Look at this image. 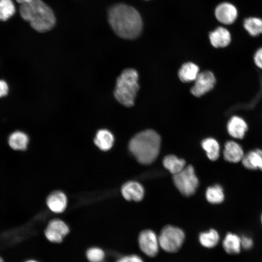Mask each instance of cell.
<instances>
[{"instance_id": "1", "label": "cell", "mask_w": 262, "mask_h": 262, "mask_svg": "<svg viewBox=\"0 0 262 262\" xmlns=\"http://www.w3.org/2000/svg\"><path fill=\"white\" fill-rule=\"evenodd\" d=\"M109 23L119 37L132 39L136 38L142 29V20L133 7L123 3L112 6L108 13Z\"/></svg>"}, {"instance_id": "2", "label": "cell", "mask_w": 262, "mask_h": 262, "mask_svg": "<svg viewBox=\"0 0 262 262\" xmlns=\"http://www.w3.org/2000/svg\"><path fill=\"white\" fill-rule=\"evenodd\" d=\"M19 13L21 17L28 21L34 30L40 33L51 30L56 23L52 10L42 0H33L20 4Z\"/></svg>"}, {"instance_id": "3", "label": "cell", "mask_w": 262, "mask_h": 262, "mask_svg": "<svg viewBox=\"0 0 262 262\" xmlns=\"http://www.w3.org/2000/svg\"><path fill=\"white\" fill-rule=\"evenodd\" d=\"M160 146L159 135L153 130H147L137 133L131 139L129 148L140 163L149 164L157 158Z\"/></svg>"}, {"instance_id": "4", "label": "cell", "mask_w": 262, "mask_h": 262, "mask_svg": "<svg viewBox=\"0 0 262 262\" xmlns=\"http://www.w3.org/2000/svg\"><path fill=\"white\" fill-rule=\"evenodd\" d=\"M138 81V73L132 68L124 70L117 78L114 96L122 105L126 107L133 105L139 88Z\"/></svg>"}, {"instance_id": "5", "label": "cell", "mask_w": 262, "mask_h": 262, "mask_svg": "<svg viewBox=\"0 0 262 262\" xmlns=\"http://www.w3.org/2000/svg\"><path fill=\"white\" fill-rule=\"evenodd\" d=\"M185 239L183 230L175 226L167 225L161 230L158 237L160 246L164 251L174 253L182 246Z\"/></svg>"}, {"instance_id": "6", "label": "cell", "mask_w": 262, "mask_h": 262, "mask_svg": "<svg viewBox=\"0 0 262 262\" xmlns=\"http://www.w3.org/2000/svg\"><path fill=\"white\" fill-rule=\"evenodd\" d=\"M173 178L176 187L182 194L186 196L194 194L198 186V178L191 165L185 166L180 172L173 175Z\"/></svg>"}, {"instance_id": "7", "label": "cell", "mask_w": 262, "mask_h": 262, "mask_svg": "<svg viewBox=\"0 0 262 262\" xmlns=\"http://www.w3.org/2000/svg\"><path fill=\"white\" fill-rule=\"evenodd\" d=\"M138 244L141 250L148 257L155 256L159 251L158 237L151 230L145 229L140 233Z\"/></svg>"}, {"instance_id": "8", "label": "cell", "mask_w": 262, "mask_h": 262, "mask_svg": "<svg viewBox=\"0 0 262 262\" xmlns=\"http://www.w3.org/2000/svg\"><path fill=\"white\" fill-rule=\"evenodd\" d=\"M216 82L214 74L210 71L199 73L191 89V93L196 97H200L211 90Z\"/></svg>"}, {"instance_id": "9", "label": "cell", "mask_w": 262, "mask_h": 262, "mask_svg": "<svg viewBox=\"0 0 262 262\" xmlns=\"http://www.w3.org/2000/svg\"><path fill=\"white\" fill-rule=\"evenodd\" d=\"M69 231L68 227L64 221L59 219H53L48 224L45 231V235L50 242L59 243L62 242L63 238Z\"/></svg>"}, {"instance_id": "10", "label": "cell", "mask_w": 262, "mask_h": 262, "mask_svg": "<svg viewBox=\"0 0 262 262\" xmlns=\"http://www.w3.org/2000/svg\"><path fill=\"white\" fill-rule=\"evenodd\" d=\"M245 154L243 148L236 141L229 140L225 143L223 155L227 162L231 164L241 162Z\"/></svg>"}, {"instance_id": "11", "label": "cell", "mask_w": 262, "mask_h": 262, "mask_svg": "<svg viewBox=\"0 0 262 262\" xmlns=\"http://www.w3.org/2000/svg\"><path fill=\"white\" fill-rule=\"evenodd\" d=\"M228 134L235 139L244 138L248 130L246 121L241 117L234 115L229 120L227 125Z\"/></svg>"}, {"instance_id": "12", "label": "cell", "mask_w": 262, "mask_h": 262, "mask_svg": "<svg viewBox=\"0 0 262 262\" xmlns=\"http://www.w3.org/2000/svg\"><path fill=\"white\" fill-rule=\"evenodd\" d=\"M237 14L236 7L233 4L228 2L219 4L215 10L217 19L225 24L233 23L237 18Z\"/></svg>"}, {"instance_id": "13", "label": "cell", "mask_w": 262, "mask_h": 262, "mask_svg": "<svg viewBox=\"0 0 262 262\" xmlns=\"http://www.w3.org/2000/svg\"><path fill=\"white\" fill-rule=\"evenodd\" d=\"M123 196L127 200L139 201L144 196V189L138 182L129 181L126 182L121 188Z\"/></svg>"}, {"instance_id": "14", "label": "cell", "mask_w": 262, "mask_h": 262, "mask_svg": "<svg viewBox=\"0 0 262 262\" xmlns=\"http://www.w3.org/2000/svg\"><path fill=\"white\" fill-rule=\"evenodd\" d=\"M241 163L247 170L262 171V149L256 148L245 153Z\"/></svg>"}, {"instance_id": "15", "label": "cell", "mask_w": 262, "mask_h": 262, "mask_svg": "<svg viewBox=\"0 0 262 262\" xmlns=\"http://www.w3.org/2000/svg\"><path fill=\"white\" fill-rule=\"evenodd\" d=\"M29 138L27 134L21 131H15L8 136L7 144L12 150L24 151L27 148Z\"/></svg>"}, {"instance_id": "16", "label": "cell", "mask_w": 262, "mask_h": 262, "mask_svg": "<svg viewBox=\"0 0 262 262\" xmlns=\"http://www.w3.org/2000/svg\"><path fill=\"white\" fill-rule=\"evenodd\" d=\"M67 197L61 191H55L47 198V204L49 208L55 213H61L65 211L67 206Z\"/></svg>"}, {"instance_id": "17", "label": "cell", "mask_w": 262, "mask_h": 262, "mask_svg": "<svg viewBox=\"0 0 262 262\" xmlns=\"http://www.w3.org/2000/svg\"><path fill=\"white\" fill-rule=\"evenodd\" d=\"M209 38L212 46L215 48H224L229 45L231 41V35L226 29L219 27L210 33Z\"/></svg>"}, {"instance_id": "18", "label": "cell", "mask_w": 262, "mask_h": 262, "mask_svg": "<svg viewBox=\"0 0 262 262\" xmlns=\"http://www.w3.org/2000/svg\"><path fill=\"white\" fill-rule=\"evenodd\" d=\"M222 246L225 251L229 254L238 253L242 247L241 237L235 233L229 232L223 240Z\"/></svg>"}, {"instance_id": "19", "label": "cell", "mask_w": 262, "mask_h": 262, "mask_svg": "<svg viewBox=\"0 0 262 262\" xmlns=\"http://www.w3.org/2000/svg\"><path fill=\"white\" fill-rule=\"evenodd\" d=\"M114 142V135L110 131L106 129L99 130L94 139L95 145L103 151L109 150L112 147Z\"/></svg>"}, {"instance_id": "20", "label": "cell", "mask_w": 262, "mask_h": 262, "mask_svg": "<svg viewBox=\"0 0 262 262\" xmlns=\"http://www.w3.org/2000/svg\"><path fill=\"white\" fill-rule=\"evenodd\" d=\"M199 73L198 66L193 63L188 62L181 66L178 76L182 82H187L195 81Z\"/></svg>"}, {"instance_id": "21", "label": "cell", "mask_w": 262, "mask_h": 262, "mask_svg": "<svg viewBox=\"0 0 262 262\" xmlns=\"http://www.w3.org/2000/svg\"><path fill=\"white\" fill-rule=\"evenodd\" d=\"M208 159L212 161L217 160L220 156V147L218 141L213 138H207L201 142Z\"/></svg>"}, {"instance_id": "22", "label": "cell", "mask_w": 262, "mask_h": 262, "mask_svg": "<svg viewBox=\"0 0 262 262\" xmlns=\"http://www.w3.org/2000/svg\"><path fill=\"white\" fill-rule=\"evenodd\" d=\"M205 196L207 201L213 204H220L225 198L224 189L219 184L208 187L206 191Z\"/></svg>"}, {"instance_id": "23", "label": "cell", "mask_w": 262, "mask_h": 262, "mask_svg": "<svg viewBox=\"0 0 262 262\" xmlns=\"http://www.w3.org/2000/svg\"><path fill=\"white\" fill-rule=\"evenodd\" d=\"M164 167L171 173L175 175L181 171L185 167V161L174 155H168L163 159Z\"/></svg>"}, {"instance_id": "24", "label": "cell", "mask_w": 262, "mask_h": 262, "mask_svg": "<svg viewBox=\"0 0 262 262\" xmlns=\"http://www.w3.org/2000/svg\"><path fill=\"white\" fill-rule=\"evenodd\" d=\"M219 240V234L214 229H210L208 231L201 232L199 235L200 243L206 248H213L215 246Z\"/></svg>"}, {"instance_id": "25", "label": "cell", "mask_w": 262, "mask_h": 262, "mask_svg": "<svg viewBox=\"0 0 262 262\" xmlns=\"http://www.w3.org/2000/svg\"><path fill=\"white\" fill-rule=\"evenodd\" d=\"M246 30L252 36H257L262 33V19L257 17H249L244 22Z\"/></svg>"}, {"instance_id": "26", "label": "cell", "mask_w": 262, "mask_h": 262, "mask_svg": "<svg viewBox=\"0 0 262 262\" xmlns=\"http://www.w3.org/2000/svg\"><path fill=\"white\" fill-rule=\"evenodd\" d=\"M16 12V7L12 0H0V20L6 21Z\"/></svg>"}, {"instance_id": "27", "label": "cell", "mask_w": 262, "mask_h": 262, "mask_svg": "<svg viewBox=\"0 0 262 262\" xmlns=\"http://www.w3.org/2000/svg\"><path fill=\"white\" fill-rule=\"evenodd\" d=\"M86 256L90 262H102L105 258V253L99 247H93L87 250Z\"/></svg>"}, {"instance_id": "28", "label": "cell", "mask_w": 262, "mask_h": 262, "mask_svg": "<svg viewBox=\"0 0 262 262\" xmlns=\"http://www.w3.org/2000/svg\"><path fill=\"white\" fill-rule=\"evenodd\" d=\"M115 262H144L138 255L132 254L126 255L119 258Z\"/></svg>"}, {"instance_id": "29", "label": "cell", "mask_w": 262, "mask_h": 262, "mask_svg": "<svg viewBox=\"0 0 262 262\" xmlns=\"http://www.w3.org/2000/svg\"><path fill=\"white\" fill-rule=\"evenodd\" d=\"M241 242L242 247L246 249L251 248L253 245V240L248 236L241 237Z\"/></svg>"}, {"instance_id": "30", "label": "cell", "mask_w": 262, "mask_h": 262, "mask_svg": "<svg viewBox=\"0 0 262 262\" xmlns=\"http://www.w3.org/2000/svg\"><path fill=\"white\" fill-rule=\"evenodd\" d=\"M254 62L255 65L262 69V48L258 49L254 56Z\"/></svg>"}, {"instance_id": "31", "label": "cell", "mask_w": 262, "mask_h": 262, "mask_svg": "<svg viewBox=\"0 0 262 262\" xmlns=\"http://www.w3.org/2000/svg\"><path fill=\"white\" fill-rule=\"evenodd\" d=\"M8 92V84L4 81L0 80V98L6 96Z\"/></svg>"}, {"instance_id": "32", "label": "cell", "mask_w": 262, "mask_h": 262, "mask_svg": "<svg viewBox=\"0 0 262 262\" xmlns=\"http://www.w3.org/2000/svg\"><path fill=\"white\" fill-rule=\"evenodd\" d=\"M16 2L20 3V4L27 3L31 2L33 0H16Z\"/></svg>"}, {"instance_id": "33", "label": "cell", "mask_w": 262, "mask_h": 262, "mask_svg": "<svg viewBox=\"0 0 262 262\" xmlns=\"http://www.w3.org/2000/svg\"><path fill=\"white\" fill-rule=\"evenodd\" d=\"M25 262H38L34 260H29L25 261Z\"/></svg>"}, {"instance_id": "34", "label": "cell", "mask_w": 262, "mask_h": 262, "mask_svg": "<svg viewBox=\"0 0 262 262\" xmlns=\"http://www.w3.org/2000/svg\"><path fill=\"white\" fill-rule=\"evenodd\" d=\"M260 220H261V224L262 225V213H261V216H260Z\"/></svg>"}, {"instance_id": "35", "label": "cell", "mask_w": 262, "mask_h": 262, "mask_svg": "<svg viewBox=\"0 0 262 262\" xmlns=\"http://www.w3.org/2000/svg\"><path fill=\"white\" fill-rule=\"evenodd\" d=\"M0 262H4L3 259L1 257H0Z\"/></svg>"}]
</instances>
